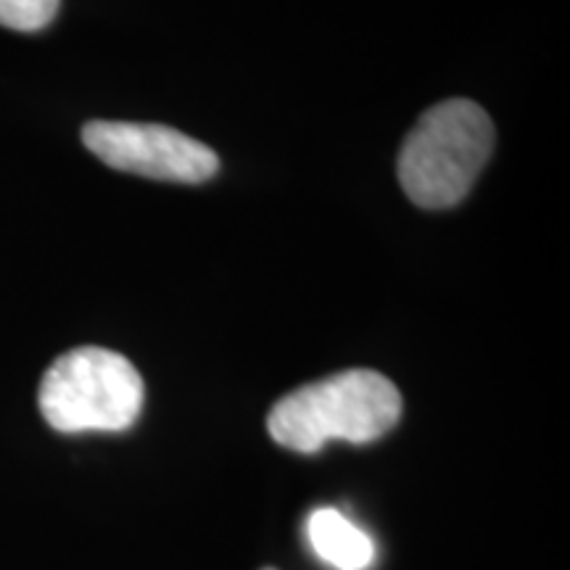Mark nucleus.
<instances>
[{"instance_id": "39448f33", "label": "nucleus", "mask_w": 570, "mask_h": 570, "mask_svg": "<svg viewBox=\"0 0 570 570\" xmlns=\"http://www.w3.org/2000/svg\"><path fill=\"white\" fill-rule=\"evenodd\" d=\"M312 550L336 570H365L375 560V544L338 510H315L306 520Z\"/></svg>"}, {"instance_id": "7ed1b4c3", "label": "nucleus", "mask_w": 570, "mask_h": 570, "mask_svg": "<svg viewBox=\"0 0 570 570\" xmlns=\"http://www.w3.org/2000/svg\"><path fill=\"white\" fill-rule=\"evenodd\" d=\"M142 396V377L127 356L80 346L46 370L38 404L46 423L59 433H119L140 417Z\"/></svg>"}, {"instance_id": "f03ea898", "label": "nucleus", "mask_w": 570, "mask_h": 570, "mask_svg": "<svg viewBox=\"0 0 570 570\" xmlns=\"http://www.w3.org/2000/svg\"><path fill=\"white\" fill-rule=\"evenodd\" d=\"M494 151V125L479 104L449 98L428 109L399 154V183L420 209L458 206Z\"/></svg>"}, {"instance_id": "20e7f679", "label": "nucleus", "mask_w": 570, "mask_h": 570, "mask_svg": "<svg viewBox=\"0 0 570 570\" xmlns=\"http://www.w3.org/2000/svg\"><path fill=\"white\" fill-rule=\"evenodd\" d=\"M82 142L106 167L151 180L204 183L217 175L219 159L209 146L180 130L140 122L85 125Z\"/></svg>"}, {"instance_id": "423d86ee", "label": "nucleus", "mask_w": 570, "mask_h": 570, "mask_svg": "<svg viewBox=\"0 0 570 570\" xmlns=\"http://www.w3.org/2000/svg\"><path fill=\"white\" fill-rule=\"evenodd\" d=\"M61 0H0V24L17 32H40L59 13Z\"/></svg>"}, {"instance_id": "0eeeda50", "label": "nucleus", "mask_w": 570, "mask_h": 570, "mask_svg": "<svg viewBox=\"0 0 570 570\" xmlns=\"http://www.w3.org/2000/svg\"><path fill=\"white\" fill-rule=\"evenodd\" d=\"M267 570H273V568H267Z\"/></svg>"}, {"instance_id": "f257e3e1", "label": "nucleus", "mask_w": 570, "mask_h": 570, "mask_svg": "<svg viewBox=\"0 0 570 570\" xmlns=\"http://www.w3.org/2000/svg\"><path fill=\"white\" fill-rule=\"evenodd\" d=\"M402 417V394L375 370H344L285 394L269 410L267 431L277 444L315 454L327 441L370 444Z\"/></svg>"}]
</instances>
